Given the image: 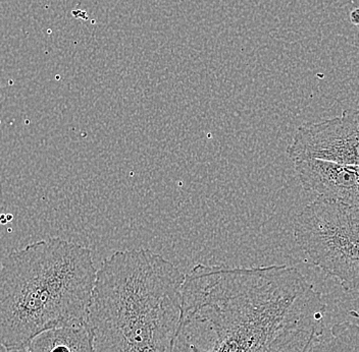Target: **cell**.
Segmentation results:
<instances>
[{
	"instance_id": "1",
	"label": "cell",
	"mask_w": 359,
	"mask_h": 352,
	"mask_svg": "<svg viewBox=\"0 0 359 352\" xmlns=\"http://www.w3.org/2000/svg\"><path fill=\"white\" fill-rule=\"evenodd\" d=\"M325 309L295 267L196 265L182 286L174 352H304Z\"/></svg>"
},
{
	"instance_id": "2",
	"label": "cell",
	"mask_w": 359,
	"mask_h": 352,
	"mask_svg": "<svg viewBox=\"0 0 359 352\" xmlns=\"http://www.w3.org/2000/svg\"><path fill=\"white\" fill-rule=\"evenodd\" d=\"M184 278L174 264L145 248L104 260L89 309L94 352H174Z\"/></svg>"
},
{
	"instance_id": "3",
	"label": "cell",
	"mask_w": 359,
	"mask_h": 352,
	"mask_svg": "<svg viewBox=\"0 0 359 352\" xmlns=\"http://www.w3.org/2000/svg\"><path fill=\"white\" fill-rule=\"evenodd\" d=\"M88 248L60 239L34 242L0 263V346L22 349L38 334L88 323L96 278Z\"/></svg>"
},
{
	"instance_id": "4",
	"label": "cell",
	"mask_w": 359,
	"mask_h": 352,
	"mask_svg": "<svg viewBox=\"0 0 359 352\" xmlns=\"http://www.w3.org/2000/svg\"><path fill=\"white\" fill-rule=\"evenodd\" d=\"M294 237L311 263L356 293L359 282V208L318 197L294 221Z\"/></svg>"
},
{
	"instance_id": "5",
	"label": "cell",
	"mask_w": 359,
	"mask_h": 352,
	"mask_svg": "<svg viewBox=\"0 0 359 352\" xmlns=\"http://www.w3.org/2000/svg\"><path fill=\"white\" fill-rule=\"evenodd\" d=\"M359 114L345 111L340 116L300 125L286 153L293 162L316 159L358 166Z\"/></svg>"
},
{
	"instance_id": "6",
	"label": "cell",
	"mask_w": 359,
	"mask_h": 352,
	"mask_svg": "<svg viewBox=\"0 0 359 352\" xmlns=\"http://www.w3.org/2000/svg\"><path fill=\"white\" fill-rule=\"evenodd\" d=\"M294 166L303 190L327 201L359 208L358 166L316 159L296 161Z\"/></svg>"
},
{
	"instance_id": "7",
	"label": "cell",
	"mask_w": 359,
	"mask_h": 352,
	"mask_svg": "<svg viewBox=\"0 0 359 352\" xmlns=\"http://www.w3.org/2000/svg\"><path fill=\"white\" fill-rule=\"evenodd\" d=\"M13 352H94L93 335L88 323L60 327L38 334Z\"/></svg>"
},
{
	"instance_id": "8",
	"label": "cell",
	"mask_w": 359,
	"mask_h": 352,
	"mask_svg": "<svg viewBox=\"0 0 359 352\" xmlns=\"http://www.w3.org/2000/svg\"><path fill=\"white\" fill-rule=\"evenodd\" d=\"M358 320L334 325L314 336L304 352H359Z\"/></svg>"
},
{
	"instance_id": "9",
	"label": "cell",
	"mask_w": 359,
	"mask_h": 352,
	"mask_svg": "<svg viewBox=\"0 0 359 352\" xmlns=\"http://www.w3.org/2000/svg\"><path fill=\"white\" fill-rule=\"evenodd\" d=\"M349 20L351 22V24H353L354 26H358L359 22V10L358 8H354L353 10H351L349 15Z\"/></svg>"
}]
</instances>
